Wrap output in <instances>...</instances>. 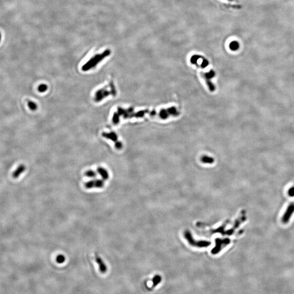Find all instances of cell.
<instances>
[{
  "mask_svg": "<svg viewBox=\"0 0 294 294\" xmlns=\"http://www.w3.org/2000/svg\"><path fill=\"white\" fill-rule=\"evenodd\" d=\"M110 53L111 52L109 50H106L101 54L95 56L94 57L91 58L86 64H85V65L83 66L82 70L84 71H87L88 69L94 67L98 64V63L100 62L101 60L104 59L105 57H108V56L110 55Z\"/></svg>",
  "mask_w": 294,
  "mask_h": 294,
  "instance_id": "1",
  "label": "cell"
},
{
  "mask_svg": "<svg viewBox=\"0 0 294 294\" xmlns=\"http://www.w3.org/2000/svg\"><path fill=\"white\" fill-rule=\"evenodd\" d=\"M104 180L101 179L91 180L85 183V186L86 189H91L94 188L101 189L104 186Z\"/></svg>",
  "mask_w": 294,
  "mask_h": 294,
  "instance_id": "2",
  "label": "cell"
},
{
  "mask_svg": "<svg viewBox=\"0 0 294 294\" xmlns=\"http://www.w3.org/2000/svg\"><path fill=\"white\" fill-rule=\"evenodd\" d=\"M294 212V203H291L287 206L284 215L282 217V222L284 224H287L290 221Z\"/></svg>",
  "mask_w": 294,
  "mask_h": 294,
  "instance_id": "3",
  "label": "cell"
},
{
  "mask_svg": "<svg viewBox=\"0 0 294 294\" xmlns=\"http://www.w3.org/2000/svg\"><path fill=\"white\" fill-rule=\"evenodd\" d=\"M95 261L99 265V270L102 274H105L106 272L108 270V267L106 266V264H105L103 260L101 259V257L99 255H95Z\"/></svg>",
  "mask_w": 294,
  "mask_h": 294,
  "instance_id": "4",
  "label": "cell"
},
{
  "mask_svg": "<svg viewBox=\"0 0 294 294\" xmlns=\"http://www.w3.org/2000/svg\"><path fill=\"white\" fill-rule=\"evenodd\" d=\"M26 170V167L24 165H20L18 167L16 168V170L13 172V177L14 178H18L19 176H20V175L25 171Z\"/></svg>",
  "mask_w": 294,
  "mask_h": 294,
  "instance_id": "5",
  "label": "cell"
},
{
  "mask_svg": "<svg viewBox=\"0 0 294 294\" xmlns=\"http://www.w3.org/2000/svg\"><path fill=\"white\" fill-rule=\"evenodd\" d=\"M97 172L99 175L101 176L102 179L104 180H107L109 178V173L108 172V170H106L103 167H99L97 168Z\"/></svg>",
  "mask_w": 294,
  "mask_h": 294,
  "instance_id": "6",
  "label": "cell"
},
{
  "mask_svg": "<svg viewBox=\"0 0 294 294\" xmlns=\"http://www.w3.org/2000/svg\"><path fill=\"white\" fill-rule=\"evenodd\" d=\"M215 72H214L213 70H210L209 72L204 74L203 76L206 79V81H210V79H211L215 76Z\"/></svg>",
  "mask_w": 294,
  "mask_h": 294,
  "instance_id": "7",
  "label": "cell"
},
{
  "mask_svg": "<svg viewBox=\"0 0 294 294\" xmlns=\"http://www.w3.org/2000/svg\"><path fill=\"white\" fill-rule=\"evenodd\" d=\"M103 136L108 138H110V139H111V140H113L114 142H117V136L116 134H114L113 132H112L110 134L104 133L103 134Z\"/></svg>",
  "mask_w": 294,
  "mask_h": 294,
  "instance_id": "8",
  "label": "cell"
},
{
  "mask_svg": "<svg viewBox=\"0 0 294 294\" xmlns=\"http://www.w3.org/2000/svg\"><path fill=\"white\" fill-rule=\"evenodd\" d=\"M161 277L160 275H156L154 277L153 279V287H155L157 285L160 283L161 281Z\"/></svg>",
  "mask_w": 294,
  "mask_h": 294,
  "instance_id": "9",
  "label": "cell"
},
{
  "mask_svg": "<svg viewBox=\"0 0 294 294\" xmlns=\"http://www.w3.org/2000/svg\"><path fill=\"white\" fill-rule=\"evenodd\" d=\"M239 46H240V45L238 44V42L236 41H233V42H230V45H229V48L230 49H231L233 51H236L237 50H238V48H239Z\"/></svg>",
  "mask_w": 294,
  "mask_h": 294,
  "instance_id": "10",
  "label": "cell"
},
{
  "mask_svg": "<svg viewBox=\"0 0 294 294\" xmlns=\"http://www.w3.org/2000/svg\"><path fill=\"white\" fill-rule=\"evenodd\" d=\"M85 175L86 176L88 177V178H95L97 176V173L95 171H94V170H88L87 171H86L85 172Z\"/></svg>",
  "mask_w": 294,
  "mask_h": 294,
  "instance_id": "11",
  "label": "cell"
},
{
  "mask_svg": "<svg viewBox=\"0 0 294 294\" xmlns=\"http://www.w3.org/2000/svg\"><path fill=\"white\" fill-rule=\"evenodd\" d=\"M201 161L204 163H212L214 162V159L210 157L204 156L201 158Z\"/></svg>",
  "mask_w": 294,
  "mask_h": 294,
  "instance_id": "12",
  "label": "cell"
},
{
  "mask_svg": "<svg viewBox=\"0 0 294 294\" xmlns=\"http://www.w3.org/2000/svg\"><path fill=\"white\" fill-rule=\"evenodd\" d=\"M170 115V112L168 110H162L160 112V117L162 118V119H166Z\"/></svg>",
  "mask_w": 294,
  "mask_h": 294,
  "instance_id": "13",
  "label": "cell"
},
{
  "mask_svg": "<svg viewBox=\"0 0 294 294\" xmlns=\"http://www.w3.org/2000/svg\"><path fill=\"white\" fill-rule=\"evenodd\" d=\"M56 260L57 263L59 264H62L63 263L65 260V256L63 255H59L57 256L56 258Z\"/></svg>",
  "mask_w": 294,
  "mask_h": 294,
  "instance_id": "14",
  "label": "cell"
},
{
  "mask_svg": "<svg viewBox=\"0 0 294 294\" xmlns=\"http://www.w3.org/2000/svg\"><path fill=\"white\" fill-rule=\"evenodd\" d=\"M28 106H29V108L32 111H35L37 108V105L36 103H34L33 101H29V100L28 101Z\"/></svg>",
  "mask_w": 294,
  "mask_h": 294,
  "instance_id": "15",
  "label": "cell"
},
{
  "mask_svg": "<svg viewBox=\"0 0 294 294\" xmlns=\"http://www.w3.org/2000/svg\"><path fill=\"white\" fill-rule=\"evenodd\" d=\"M201 57L200 56L194 55L191 59V62L192 64H197V62L199 60V59H200Z\"/></svg>",
  "mask_w": 294,
  "mask_h": 294,
  "instance_id": "16",
  "label": "cell"
},
{
  "mask_svg": "<svg viewBox=\"0 0 294 294\" xmlns=\"http://www.w3.org/2000/svg\"><path fill=\"white\" fill-rule=\"evenodd\" d=\"M47 89H48L47 85L42 84V85L39 86V87H38V91H39V92L43 93V92L46 91L47 90Z\"/></svg>",
  "mask_w": 294,
  "mask_h": 294,
  "instance_id": "17",
  "label": "cell"
},
{
  "mask_svg": "<svg viewBox=\"0 0 294 294\" xmlns=\"http://www.w3.org/2000/svg\"><path fill=\"white\" fill-rule=\"evenodd\" d=\"M119 114L117 113H115L114 116H113V121L114 124H117L119 122Z\"/></svg>",
  "mask_w": 294,
  "mask_h": 294,
  "instance_id": "18",
  "label": "cell"
},
{
  "mask_svg": "<svg viewBox=\"0 0 294 294\" xmlns=\"http://www.w3.org/2000/svg\"><path fill=\"white\" fill-rule=\"evenodd\" d=\"M208 64H209V62H208L206 59H203V62H202V63H201V65H200V67H201L202 68H204L206 67L208 65Z\"/></svg>",
  "mask_w": 294,
  "mask_h": 294,
  "instance_id": "19",
  "label": "cell"
},
{
  "mask_svg": "<svg viewBox=\"0 0 294 294\" xmlns=\"http://www.w3.org/2000/svg\"><path fill=\"white\" fill-rule=\"evenodd\" d=\"M288 195L290 197H294V187H291L287 191Z\"/></svg>",
  "mask_w": 294,
  "mask_h": 294,
  "instance_id": "20",
  "label": "cell"
},
{
  "mask_svg": "<svg viewBox=\"0 0 294 294\" xmlns=\"http://www.w3.org/2000/svg\"><path fill=\"white\" fill-rule=\"evenodd\" d=\"M115 147H116V148L118 149H121L123 147V144L122 143L120 142H116V143L115 144Z\"/></svg>",
  "mask_w": 294,
  "mask_h": 294,
  "instance_id": "21",
  "label": "cell"
},
{
  "mask_svg": "<svg viewBox=\"0 0 294 294\" xmlns=\"http://www.w3.org/2000/svg\"><path fill=\"white\" fill-rule=\"evenodd\" d=\"M1 34L0 33V42H1Z\"/></svg>",
  "mask_w": 294,
  "mask_h": 294,
  "instance_id": "22",
  "label": "cell"
}]
</instances>
